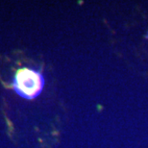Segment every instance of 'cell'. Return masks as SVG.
<instances>
[{"label": "cell", "instance_id": "6da1fadb", "mask_svg": "<svg viewBox=\"0 0 148 148\" xmlns=\"http://www.w3.org/2000/svg\"><path fill=\"white\" fill-rule=\"evenodd\" d=\"M45 79L42 72L35 67H22L14 73L10 87L17 95L33 100L42 92Z\"/></svg>", "mask_w": 148, "mask_h": 148}, {"label": "cell", "instance_id": "7a4b0ae2", "mask_svg": "<svg viewBox=\"0 0 148 148\" xmlns=\"http://www.w3.org/2000/svg\"><path fill=\"white\" fill-rule=\"evenodd\" d=\"M145 37H146V38H148V33L146 34V36H145Z\"/></svg>", "mask_w": 148, "mask_h": 148}]
</instances>
